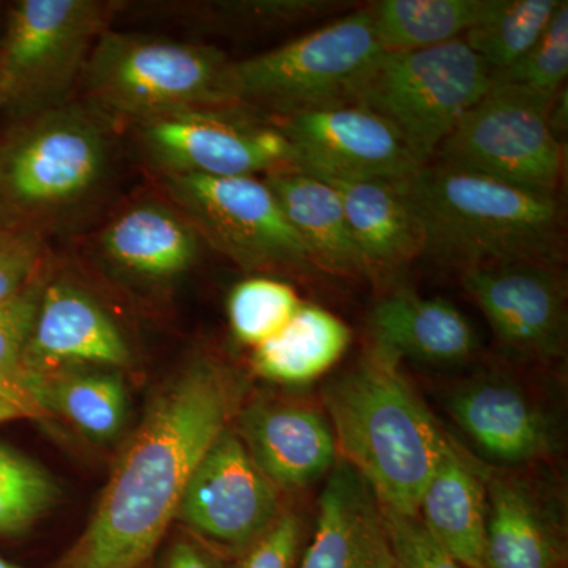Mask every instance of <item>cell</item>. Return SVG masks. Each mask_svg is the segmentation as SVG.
I'll return each instance as SVG.
<instances>
[{
    "instance_id": "cell-29",
    "label": "cell",
    "mask_w": 568,
    "mask_h": 568,
    "mask_svg": "<svg viewBox=\"0 0 568 568\" xmlns=\"http://www.w3.org/2000/svg\"><path fill=\"white\" fill-rule=\"evenodd\" d=\"M61 499L50 470L0 440V537L29 532Z\"/></svg>"
},
{
    "instance_id": "cell-26",
    "label": "cell",
    "mask_w": 568,
    "mask_h": 568,
    "mask_svg": "<svg viewBox=\"0 0 568 568\" xmlns=\"http://www.w3.org/2000/svg\"><path fill=\"white\" fill-rule=\"evenodd\" d=\"M351 339V328L334 313L302 304L278 334L254 347L253 372L280 384L312 383L343 357Z\"/></svg>"
},
{
    "instance_id": "cell-4",
    "label": "cell",
    "mask_w": 568,
    "mask_h": 568,
    "mask_svg": "<svg viewBox=\"0 0 568 568\" xmlns=\"http://www.w3.org/2000/svg\"><path fill=\"white\" fill-rule=\"evenodd\" d=\"M111 121L67 102L0 136V197L14 222L40 234L92 203L111 173Z\"/></svg>"
},
{
    "instance_id": "cell-40",
    "label": "cell",
    "mask_w": 568,
    "mask_h": 568,
    "mask_svg": "<svg viewBox=\"0 0 568 568\" xmlns=\"http://www.w3.org/2000/svg\"><path fill=\"white\" fill-rule=\"evenodd\" d=\"M0 568H28V567L20 566V564H17V562H11V560L2 558V556H0Z\"/></svg>"
},
{
    "instance_id": "cell-39",
    "label": "cell",
    "mask_w": 568,
    "mask_h": 568,
    "mask_svg": "<svg viewBox=\"0 0 568 568\" xmlns=\"http://www.w3.org/2000/svg\"><path fill=\"white\" fill-rule=\"evenodd\" d=\"M20 224L14 222L13 216H11V213L9 212V209H7L6 203H3L2 197H0V235L10 233V231L18 230Z\"/></svg>"
},
{
    "instance_id": "cell-2",
    "label": "cell",
    "mask_w": 568,
    "mask_h": 568,
    "mask_svg": "<svg viewBox=\"0 0 568 568\" xmlns=\"http://www.w3.org/2000/svg\"><path fill=\"white\" fill-rule=\"evenodd\" d=\"M338 458L384 508L418 517V504L450 436L399 369L372 346L321 392Z\"/></svg>"
},
{
    "instance_id": "cell-9",
    "label": "cell",
    "mask_w": 568,
    "mask_h": 568,
    "mask_svg": "<svg viewBox=\"0 0 568 568\" xmlns=\"http://www.w3.org/2000/svg\"><path fill=\"white\" fill-rule=\"evenodd\" d=\"M171 203L207 242L250 272H316L305 245L264 179L162 175Z\"/></svg>"
},
{
    "instance_id": "cell-31",
    "label": "cell",
    "mask_w": 568,
    "mask_h": 568,
    "mask_svg": "<svg viewBox=\"0 0 568 568\" xmlns=\"http://www.w3.org/2000/svg\"><path fill=\"white\" fill-rule=\"evenodd\" d=\"M349 2L338 0H231V2L193 3L183 7L194 21L211 22L220 28L282 29L345 10Z\"/></svg>"
},
{
    "instance_id": "cell-14",
    "label": "cell",
    "mask_w": 568,
    "mask_h": 568,
    "mask_svg": "<svg viewBox=\"0 0 568 568\" xmlns=\"http://www.w3.org/2000/svg\"><path fill=\"white\" fill-rule=\"evenodd\" d=\"M463 287L511 357L551 364L567 351V284L560 264L519 261L467 268Z\"/></svg>"
},
{
    "instance_id": "cell-42",
    "label": "cell",
    "mask_w": 568,
    "mask_h": 568,
    "mask_svg": "<svg viewBox=\"0 0 568 568\" xmlns=\"http://www.w3.org/2000/svg\"><path fill=\"white\" fill-rule=\"evenodd\" d=\"M145 568H152V564H151V566H149V567H145Z\"/></svg>"
},
{
    "instance_id": "cell-5",
    "label": "cell",
    "mask_w": 568,
    "mask_h": 568,
    "mask_svg": "<svg viewBox=\"0 0 568 568\" xmlns=\"http://www.w3.org/2000/svg\"><path fill=\"white\" fill-rule=\"evenodd\" d=\"M231 61L211 44L104 31L92 48L82 80L89 104L104 115L140 123L224 106Z\"/></svg>"
},
{
    "instance_id": "cell-33",
    "label": "cell",
    "mask_w": 568,
    "mask_h": 568,
    "mask_svg": "<svg viewBox=\"0 0 568 568\" xmlns=\"http://www.w3.org/2000/svg\"><path fill=\"white\" fill-rule=\"evenodd\" d=\"M47 283V272L41 267L20 294L0 306V395L29 407L37 418H40L39 413L22 394L20 369L22 353Z\"/></svg>"
},
{
    "instance_id": "cell-16",
    "label": "cell",
    "mask_w": 568,
    "mask_h": 568,
    "mask_svg": "<svg viewBox=\"0 0 568 568\" xmlns=\"http://www.w3.org/2000/svg\"><path fill=\"white\" fill-rule=\"evenodd\" d=\"M540 466L484 465L487 568H568L566 489Z\"/></svg>"
},
{
    "instance_id": "cell-13",
    "label": "cell",
    "mask_w": 568,
    "mask_h": 568,
    "mask_svg": "<svg viewBox=\"0 0 568 568\" xmlns=\"http://www.w3.org/2000/svg\"><path fill=\"white\" fill-rule=\"evenodd\" d=\"M280 489L250 457L233 426L194 469L175 521L220 555L245 551L283 514Z\"/></svg>"
},
{
    "instance_id": "cell-27",
    "label": "cell",
    "mask_w": 568,
    "mask_h": 568,
    "mask_svg": "<svg viewBox=\"0 0 568 568\" xmlns=\"http://www.w3.org/2000/svg\"><path fill=\"white\" fill-rule=\"evenodd\" d=\"M499 0H381L369 3L383 52L439 47L487 20Z\"/></svg>"
},
{
    "instance_id": "cell-22",
    "label": "cell",
    "mask_w": 568,
    "mask_h": 568,
    "mask_svg": "<svg viewBox=\"0 0 568 568\" xmlns=\"http://www.w3.org/2000/svg\"><path fill=\"white\" fill-rule=\"evenodd\" d=\"M373 346L399 358L433 365L462 364L478 347L476 331L462 312L440 297L395 290L369 313Z\"/></svg>"
},
{
    "instance_id": "cell-24",
    "label": "cell",
    "mask_w": 568,
    "mask_h": 568,
    "mask_svg": "<svg viewBox=\"0 0 568 568\" xmlns=\"http://www.w3.org/2000/svg\"><path fill=\"white\" fill-rule=\"evenodd\" d=\"M264 182L301 237L316 272L365 278L345 209L331 183L294 168L264 175Z\"/></svg>"
},
{
    "instance_id": "cell-20",
    "label": "cell",
    "mask_w": 568,
    "mask_h": 568,
    "mask_svg": "<svg viewBox=\"0 0 568 568\" xmlns=\"http://www.w3.org/2000/svg\"><path fill=\"white\" fill-rule=\"evenodd\" d=\"M321 181L331 183L339 194L364 264L365 278L390 282L422 256L420 226L407 200V179L399 182Z\"/></svg>"
},
{
    "instance_id": "cell-34",
    "label": "cell",
    "mask_w": 568,
    "mask_h": 568,
    "mask_svg": "<svg viewBox=\"0 0 568 568\" xmlns=\"http://www.w3.org/2000/svg\"><path fill=\"white\" fill-rule=\"evenodd\" d=\"M381 508L395 568H465L432 536L420 518Z\"/></svg>"
},
{
    "instance_id": "cell-11",
    "label": "cell",
    "mask_w": 568,
    "mask_h": 568,
    "mask_svg": "<svg viewBox=\"0 0 568 568\" xmlns=\"http://www.w3.org/2000/svg\"><path fill=\"white\" fill-rule=\"evenodd\" d=\"M138 133L162 175L256 178L294 168L293 148L276 123L241 104L164 115L140 123Z\"/></svg>"
},
{
    "instance_id": "cell-36",
    "label": "cell",
    "mask_w": 568,
    "mask_h": 568,
    "mask_svg": "<svg viewBox=\"0 0 568 568\" xmlns=\"http://www.w3.org/2000/svg\"><path fill=\"white\" fill-rule=\"evenodd\" d=\"M41 267V234L29 227H18L0 235V306L20 294Z\"/></svg>"
},
{
    "instance_id": "cell-41",
    "label": "cell",
    "mask_w": 568,
    "mask_h": 568,
    "mask_svg": "<svg viewBox=\"0 0 568 568\" xmlns=\"http://www.w3.org/2000/svg\"><path fill=\"white\" fill-rule=\"evenodd\" d=\"M0 108H3V93H2V84H0Z\"/></svg>"
},
{
    "instance_id": "cell-38",
    "label": "cell",
    "mask_w": 568,
    "mask_h": 568,
    "mask_svg": "<svg viewBox=\"0 0 568 568\" xmlns=\"http://www.w3.org/2000/svg\"><path fill=\"white\" fill-rule=\"evenodd\" d=\"M21 418H37L29 407L0 395V425L7 422L21 420Z\"/></svg>"
},
{
    "instance_id": "cell-17",
    "label": "cell",
    "mask_w": 568,
    "mask_h": 568,
    "mask_svg": "<svg viewBox=\"0 0 568 568\" xmlns=\"http://www.w3.org/2000/svg\"><path fill=\"white\" fill-rule=\"evenodd\" d=\"M130 364L129 343L99 302L73 284L48 280L21 358L26 399L31 403L28 388L33 381L55 369L84 365L119 369Z\"/></svg>"
},
{
    "instance_id": "cell-35",
    "label": "cell",
    "mask_w": 568,
    "mask_h": 568,
    "mask_svg": "<svg viewBox=\"0 0 568 568\" xmlns=\"http://www.w3.org/2000/svg\"><path fill=\"white\" fill-rule=\"evenodd\" d=\"M304 549V521L294 511H283L227 568H298Z\"/></svg>"
},
{
    "instance_id": "cell-1",
    "label": "cell",
    "mask_w": 568,
    "mask_h": 568,
    "mask_svg": "<svg viewBox=\"0 0 568 568\" xmlns=\"http://www.w3.org/2000/svg\"><path fill=\"white\" fill-rule=\"evenodd\" d=\"M244 377L197 355L152 396L84 530L51 568H145L209 448L244 405Z\"/></svg>"
},
{
    "instance_id": "cell-10",
    "label": "cell",
    "mask_w": 568,
    "mask_h": 568,
    "mask_svg": "<svg viewBox=\"0 0 568 568\" xmlns=\"http://www.w3.org/2000/svg\"><path fill=\"white\" fill-rule=\"evenodd\" d=\"M552 100L514 84H493L437 149V163L556 196L564 148L549 125Z\"/></svg>"
},
{
    "instance_id": "cell-32",
    "label": "cell",
    "mask_w": 568,
    "mask_h": 568,
    "mask_svg": "<svg viewBox=\"0 0 568 568\" xmlns=\"http://www.w3.org/2000/svg\"><path fill=\"white\" fill-rule=\"evenodd\" d=\"M568 74V3L560 0L548 28L525 58L510 69L493 74V84H514L552 100L564 88Z\"/></svg>"
},
{
    "instance_id": "cell-25",
    "label": "cell",
    "mask_w": 568,
    "mask_h": 568,
    "mask_svg": "<svg viewBox=\"0 0 568 568\" xmlns=\"http://www.w3.org/2000/svg\"><path fill=\"white\" fill-rule=\"evenodd\" d=\"M28 395L40 418L61 417L93 443H112L125 429L129 398L114 369H55L33 381Z\"/></svg>"
},
{
    "instance_id": "cell-3",
    "label": "cell",
    "mask_w": 568,
    "mask_h": 568,
    "mask_svg": "<svg viewBox=\"0 0 568 568\" xmlns=\"http://www.w3.org/2000/svg\"><path fill=\"white\" fill-rule=\"evenodd\" d=\"M422 233V256L455 268L538 261L562 263L558 197L440 163L405 182Z\"/></svg>"
},
{
    "instance_id": "cell-8",
    "label": "cell",
    "mask_w": 568,
    "mask_h": 568,
    "mask_svg": "<svg viewBox=\"0 0 568 568\" xmlns=\"http://www.w3.org/2000/svg\"><path fill=\"white\" fill-rule=\"evenodd\" d=\"M115 3L99 0H21L0 43L3 108L20 118L67 103Z\"/></svg>"
},
{
    "instance_id": "cell-12",
    "label": "cell",
    "mask_w": 568,
    "mask_h": 568,
    "mask_svg": "<svg viewBox=\"0 0 568 568\" xmlns=\"http://www.w3.org/2000/svg\"><path fill=\"white\" fill-rule=\"evenodd\" d=\"M446 410L497 469L540 466L562 448V425L528 384L504 369H480L448 390Z\"/></svg>"
},
{
    "instance_id": "cell-37",
    "label": "cell",
    "mask_w": 568,
    "mask_h": 568,
    "mask_svg": "<svg viewBox=\"0 0 568 568\" xmlns=\"http://www.w3.org/2000/svg\"><path fill=\"white\" fill-rule=\"evenodd\" d=\"M223 555L192 534H178L164 548L156 568H227Z\"/></svg>"
},
{
    "instance_id": "cell-23",
    "label": "cell",
    "mask_w": 568,
    "mask_h": 568,
    "mask_svg": "<svg viewBox=\"0 0 568 568\" xmlns=\"http://www.w3.org/2000/svg\"><path fill=\"white\" fill-rule=\"evenodd\" d=\"M418 518L465 568H487V489L484 463L450 437L426 485Z\"/></svg>"
},
{
    "instance_id": "cell-15",
    "label": "cell",
    "mask_w": 568,
    "mask_h": 568,
    "mask_svg": "<svg viewBox=\"0 0 568 568\" xmlns=\"http://www.w3.org/2000/svg\"><path fill=\"white\" fill-rule=\"evenodd\" d=\"M271 119L293 148L294 170L315 178L399 182L422 168L388 123L357 104Z\"/></svg>"
},
{
    "instance_id": "cell-30",
    "label": "cell",
    "mask_w": 568,
    "mask_h": 568,
    "mask_svg": "<svg viewBox=\"0 0 568 568\" xmlns=\"http://www.w3.org/2000/svg\"><path fill=\"white\" fill-rule=\"evenodd\" d=\"M301 298L290 284L253 276L235 284L227 297L231 331L246 346H260L290 323Z\"/></svg>"
},
{
    "instance_id": "cell-6",
    "label": "cell",
    "mask_w": 568,
    "mask_h": 568,
    "mask_svg": "<svg viewBox=\"0 0 568 568\" xmlns=\"http://www.w3.org/2000/svg\"><path fill=\"white\" fill-rule=\"evenodd\" d=\"M491 88V70L459 39L425 50L383 52L351 104L388 123L425 166Z\"/></svg>"
},
{
    "instance_id": "cell-19",
    "label": "cell",
    "mask_w": 568,
    "mask_h": 568,
    "mask_svg": "<svg viewBox=\"0 0 568 568\" xmlns=\"http://www.w3.org/2000/svg\"><path fill=\"white\" fill-rule=\"evenodd\" d=\"M298 568H395L379 500L343 459L325 477Z\"/></svg>"
},
{
    "instance_id": "cell-7",
    "label": "cell",
    "mask_w": 568,
    "mask_h": 568,
    "mask_svg": "<svg viewBox=\"0 0 568 568\" xmlns=\"http://www.w3.org/2000/svg\"><path fill=\"white\" fill-rule=\"evenodd\" d=\"M383 54L368 7L328 22L283 47L231 63V103L272 118L353 103Z\"/></svg>"
},
{
    "instance_id": "cell-28",
    "label": "cell",
    "mask_w": 568,
    "mask_h": 568,
    "mask_svg": "<svg viewBox=\"0 0 568 568\" xmlns=\"http://www.w3.org/2000/svg\"><path fill=\"white\" fill-rule=\"evenodd\" d=\"M560 0H499L487 20L470 29L463 41L493 74L503 73L537 43Z\"/></svg>"
},
{
    "instance_id": "cell-21",
    "label": "cell",
    "mask_w": 568,
    "mask_h": 568,
    "mask_svg": "<svg viewBox=\"0 0 568 568\" xmlns=\"http://www.w3.org/2000/svg\"><path fill=\"white\" fill-rule=\"evenodd\" d=\"M97 248L129 278L168 283L196 264L201 239L174 205L144 201L119 213L100 234Z\"/></svg>"
},
{
    "instance_id": "cell-18",
    "label": "cell",
    "mask_w": 568,
    "mask_h": 568,
    "mask_svg": "<svg viewBox=\"0 0 568 568\" xmlns=\"http://www.w3.org/2000/svg\"><path fill=\"white\" fill-rule=\"evenodd\" d=\"M235 422L250 457L280 491L316 484L338 462L331 422L305 403L257 399Z\"/></svg>"
}]
</instances>
